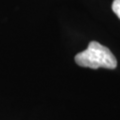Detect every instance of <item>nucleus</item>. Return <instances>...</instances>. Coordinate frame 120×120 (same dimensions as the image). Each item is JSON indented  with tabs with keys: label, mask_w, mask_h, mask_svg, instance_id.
<instances>
[{
	"label": "nucleus",
	"mask_w": 120,
	"mask_h": 120,
	"mask_svg": "<svg viewBox=\"0 0 120 120\" xmlns=\"http://www.w3.org/2000/svg\"><path fill=\"white\" fill-rule=\"evenodd\" d=\"M112 10L120 19V0H113L112 2Z\"/></svg>",
	"instance_id": "f03ea898"
},
{
	"label": "nucleus",
	"mask_w": 120,
	"mask_h": 120,
	"mask_svg": "<svg viewBox=\"0 0 120 120\" xmlns=\"http://www.w3.org/2000/svg\"><path fill=\"white\" fill-rule=\"evenodd\" d=\"M75 62L81 67L91 69L106 68L115 69L117 67V60L110 49L97 41H91L87 49L75 56Z\"/></svg>",
	"instance_id": "f257e3e1"
}]
</instances>
